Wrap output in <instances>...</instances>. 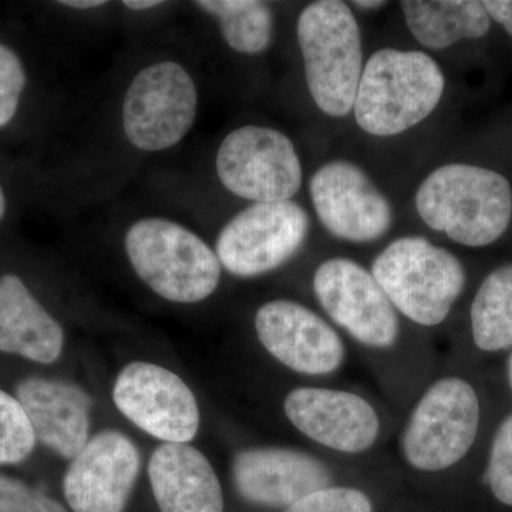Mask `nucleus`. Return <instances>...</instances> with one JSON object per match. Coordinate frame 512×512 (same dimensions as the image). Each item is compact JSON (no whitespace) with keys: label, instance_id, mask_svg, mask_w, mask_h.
<instances>
[{"label":"nucleus","instance_id":"26","mask_svg":"<svg viewBox=\"0 0 512 512\" xmlns=\"http://www.w3.org/2000/svg\"><path fill=\"white\" fill-rule=\"evenodd\" d=\"M26 80L20 57L0 42V128L8 126L18 113Z\"/></svg>","mask_w":512,"mask_h":512},{"label":"nucleus","instance_id":"12","mask_svg":"<svg viewBox=\"0 0 512 512\" xmlns=\"http://www.w3.org/2000/svg\"><path fill=\"white\" fill-rule=\"evenodd\" d=\"M113 400L138 429L165 443L187 444L200 429V409L190 387L153 363L124 367L114 383Z\"/></svg>","mask_w":512,"mask_h":512},{"label":"nucleus","instance_id":"11","mask_svg":"<svg viewBox=\"0 0 512 512\" xmlns=\"http://www.w3.org/2000/svg\"><path fill=\"white\" fill-rule=\"evenodd\" d=\"M313 210L322 227L339 241L372 244L393 227L389 198L359 164L333 160L309 180Z\"/></svg>","mask_w":512,"mask_h":512},{"label":"nucleus","instance_id":"15","mask_svg":"<svg viewBox=\"0 0 512 512\" xmlns=\"http://www.w3.org/2000/svg\"><path fill=\"white\" fill-rule=\"evenodd\" d=\"M138 471L136 444L120 431H101L67 468L64 497L74 512H123Z\"/></svg>","mask_w":512,"mask_h":512},{"label":"nucleus","instance_id":"18","mask_svg":"<svg viewBox=\"0 0 512 512\" xmlns=\"http://www.w3.org/2000/svg\"><path fill=\"white\" fill-rule=\"evenodd\" d=\"M148 477L161 512H224V494L208 458L188 444L154 451Z\"/></svg>","mask_w":512,"mask_h":512},{"label":"nucleus","instance_id":"30","mask_svg":"<svg viewBox=\"0 0 512 512\" xmlns=\"http://www.w3.org/2000/svg\"><path fill=\"white\" fill-rule=\"evenodd\" d=\"M60 5L67 6V8L73 9H93L101 8L106 5L107 2H101V0H66V2H59Z\"/></svg>","mask_w":512,"mask_h":512},{"label":"nucleus","instance_id":"24","mask_svg":"<svg viewBox=\"0 0 512 512\" xmlns=\"http://www.w3.org/2000/svg\"><path fill=\"white\" fill-rule=\"evenodd\" d=\"M487 481L495 500L512 507V413L495 431L488 456Z\"/></svg>","mask_w":512,"mask_h":512},{"label":"nucleus","instance_id":"5","mask_svg":"<svg viewBox=\"0 0 512 512\" xmlns=\"http://www.w3.org/2000/svg\"><path fill=\"white\" fill-rule=\"evenodd\" d=\"M124 248L141 281L167 301H205L220 285L222 266L217 254L177 222L165 218L134 222Z\"/></svg>","mask_w":512,"mask_h":512},{"label":"nucleus","instance_id":"14","mask_svg":"<svg viewBox=\"0 0 512 512\" xmlns=\"http://www.w3.org/2000/svg\"><path fill=\"white\" fill-rule=\"evenodd\" d=\"M284 410L299 433L336 453H366L379 440L380 419L375 407L348 390L296 387L286 396Z\"/></svg>","mask_w":512,"mask_h":512},{"label":"nucleus","instance_id":"20","mask_svg":"<svg viewBox=\"0 0 512 512\" xmlns=\"http://www.w3.org/2000/svg\"><path fill=\"white\" fill-rule=\"evenodd\" d=\"M404 22L414 39L429 50H444L490 33L491 20L478 0H403Z\"/></svg>","mask_w":512,"mask_h":512},{"label":"nucleus","instance_id":"29","mask_svg":"<svg viewBox=\"0 0 512 512\" xmlns=\"http://www.w3.org/2000/svg\"><path fill=\"white\" fill-rule=\"evenodd\" d=\"M352 6L355 9L363 10V12H377V10L389 6V3L384 0H355L352 2Z\"/></svg>","mask_w":512,"mask_h":512},{"label":"nucleus","instance_id":"22","mask_svg":"<svg viewBox=\"0 0 512 512\" xmlns=\"http://www.w3.org/2000/svg\"><path fill=\"white\" fill-rule=\"evenodd\" d=\"M194 5L217 20L225 43L234 52L261 55L272 45L275 16L269 3L259 0H200Z\"/></svg>","mask_w":512,"mask_h":512},{"label":"nucleus","instance_id":"6","mask_svg":"<svg viewBox=\"0 0 512 512\" xmlns=\"http://www.w3.org/2000/svg\"><path fill=\"white\" fill-rule=\"evenodd\" d=\"M480 400L473 384L446 376L427 387L400 437L406 463L423 473L456 466L476 443Z\"/></svg>","mask_w":512,"mask_h":512},{"label":"nucleus","instance_id":"17","mask_svg":"<svg viewBox=\"0 0 512 512\" xmlns=\"http://www.w3.org/2000/svg\"><path fill=\"white\" fill-rule=\"evenodd\" d=\"M16 397L28 414L36 440L60 457L73 460L89 441L92 399L77 384L26 377Z\"/></svg>","mask_w":512,"mask_h":512},{"label":"nucleus","instance_id":"25","mask_svg":"<svg viewBox=\"0 0 512 512\" xmlns=\"http://www.w3.org/2000/svg\"><path fill=\"white\" fill-rule=\"evenodd\" d=\"M284 512H373V504L362 490L329 485L285 508Z\"/></svg>","mask_w":512,"mask_h":512},{"label":"nucleus","instance_id":"16","mask_svg":"<svg viewBox=\"0 0 512 512\" xmlns=\"http://www.w3.org/2000/svg\"><path fill=\"white\" fill-rule=\"evenodd\" d=\"M232 480L248 503L288 508L332 485V471L312 454L288 447H255L237 453Z\"/></svg>","mask_w":512,"mask_h":512},{"label":"nucleus","instance_id":"10","mask_svg":"<svg viewBox=\"0 0 512 512\" xmlns=\"http://www.w3.org/2000/svg\"><path fill=\"white\" fill-rule=\"evenodd\" d=\"M313 293L329 319L370 349L386 350L400 336L399 313L370 269L346 256H333L313 274Z\"/></svg>","mask_w":512,"mask_h":512},{"label":"nucleus","instance_id":"23","mask_svg":"<svg viewBox=\"0 0 512 512\" xmlns=\"http://www.w3.org/2000/svg\"><path fill=\"white\" fill-rule=\"evenodd\" d=\"M36 436L18 397L0 389V466H16L29 458Z\"/></svg>","mask_w":512,"mask_h":512},{"label":"nucleus","instance_id":"8","mask_svg":"<svg viewBox=\"0 0 512 512\" xmlns=\"http://www.w3.org/2000/svg\"><path fill=\"white\" fill-rule=\"evenodd\" d=\"M215 168L225 190L252 204L291 201L303 184L295 144L272 127L244 126L231 131L218 148Z\"/></svg>","mask_w":512,"mask_h":512},{"label":"nucleus","instance_id":"27","mask_svg":"<svg viewBox=\"0 0 512 512\" xmlns=\"http://www.w3.org/2000/svg\"><path fill=\"white\" fill-rule=\"evenodd\" d=\"M0 512H66V508L25 481L0 474Z\"/></svg>","mask_w":512,"mask_h":512},{"label":"nucleus","instance_id":"3","mask_svg":"<svg viewBox=\"0 0 512 512\" xmlns=\"http://www.w3.org/2000/svg\"><path fill=\"white\" fill-rule=\"evenodd\" d=\"M296 37L313 103L332 119L348 117L365 67L353 9L340 0L309 3L299 13Z\"/></svg>","mask_w":512,"mask_h":512},{"label":"nucleus","instance_id":"7","mask_svg":"<svg viewBox=\"0 0 512 512\" xmlns=\"http://www.w3.org/2000/svg\"><path fill=\"white\" fill-rule=\"evenodd\" d=\"M311 232V217L295 201L255 202L218 235L215 254L238 278H255L288 264Z\"/></svg>","mask_w":512,"mask_h":512},{"label":"nucleus","instance_id":"21","mask_svg":"<svg viewBox=\"0 0 512 512\" xmlns=\"http://www.w3.org/2000/svg\"><path fill=\"white\" fill-rule=\"evenodd\" d=\"M470 322L478 349L485 353L512 349V262L485 276L471 303Z\"/></svg>","mask_w":512,"mask_h":512},{"label":"nucleus","instance_id":"32","mask_svg":"<svg viewBox=\"0 0 512 512\" xmlns=\"http://www.w3.org/2000/svg\"><path fill=\"white\" fill-rule=\"evenodd\" d=\"M6 207H8V202H6L5 190H3L2 184H0V221L5 217Z\"/></svg>","mask_w":512,"mask_h":512},{"label":"nucleus","instance_id":"9","mask_svg":"<svg viewBox=\"0 0 512 512\" xmlns=\"http://www.w3.org/2000/svg\"><path fill=\"white\" fill-rule=\"evenodd\" d=\"M197 110V87L180 63L150 64L128 86L123 103L124 133L138 150H168L187 136Z\"/></svg>","mask_w":512,"mask_h":512},{"label":"nucleus","instance_id":"4","mask_svg":"<svg viewBox=\"0 0 512 512\" xmlns=\"http://www.w3.org/2000/svg\"><path fill=\"white\" fill-rule=\"evenodd\" d=\"M370 272L397 313L424 328L448 318L467 282L463 262L420 235L394 239L375 256Z\"/></svg>","mask_w":512,"mask_h":512},{"label":"nucleus","instance_id":"1","mask_svg":"<svg viewBox=\"0 0 512 512\" xmlns=\"http://www.w3.org/2000/svg\"><path fill=\"white\" fill-rule=\"evenodd\" d=\"M414 207L431 231L461 247H490L510 228L512 185L491 168L443 164L421 181Z\"/></svg>","mask_w":512,"mask_h":512},{"label":"nucleus","instance_id":"2","mask_svg":"<svg viewBox=\"0 0 512 512\" xmlns=\"http://www.w3.org/2000/svg\"><path fill=\"white\" fill-rule=\"evenodd\" d=\"M444 92L446 76L429 53L383 47L366 60L352 113L363 133L396 137L429 119Z\"/></svg>","mask_w":512,"mask_h":512},{"label":"nucleus","instance_id":"19","mask_svg":"<svg viewBox=\"0 0 512 512\" xmlns=\"http://www.w3.org/2000/svg\"><path fill=\"white\" fill-rule=\"evenodd\" d=\"M62 326L15 274L0 276V353L52 365L62 356Z\"/></svg>","mask_w":512,"mask_h":512},{"label":"nucleus","instance_id":"28","mask_svg":"<svg viewBox=\"0 0 512 512\" xmlns=\"http://www.w3.org/2000/svg\"><path fill=\"white\" fill-rule=\"evenodd\" d=\"M483 5L491 20L512 37V0H485Z\"/></svg>","mask_w":512,"mask_h":512},{"label":"nucleus","instance_id":"33","mask_svg":"<svg viewBox=\"0 0 512 512\" xmlns=\"http://www.w3.org/2000/svg\"><path fill=\"white\" fill-rule=\"evenodd\" d=\"M507 375H508V382H510V386L512 389V352L510 353V357H508Z\"/></svg>","mask_w":512,"mask_h":512},{"label":"nucleus","instance_id":"31","mask_svg":"<svg viewBox=\"0 0 512 512\" xmlns=\"http://www.w3.org/2000/svg\"><path fill=\"white\" fill-rule=\"evenodd\" d=\"M123 5L131 10H147L157 8V6L163 5V2H158V0H126Z\"/></svg>","mask_w":512,"mask_h":512},{"label":"nucleus","instance_id":"13","mask_svg":"<svg viewBox=\"0 0 512 512\" xmlns=\"http://www.w3.org/2000/svg\"><path fill=\"white\" fill-rule=\"evenodd\" d=\"M255 330L266 352L299 375H333L345 363V343L338 330L302 303H264L256 312Z\"/></svg>","mask_w":512,"mask_h":512}]
</instances>
